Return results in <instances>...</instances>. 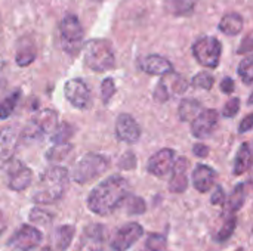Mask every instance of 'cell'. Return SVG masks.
Instances as JSON below:
<instances>
[{"instance_id": "1", "label": "cell", "mask_w": 253, "mask_h": 251, "mask_svg": "<svg viewBox=\"0 0 253 251\" xmlns=\"http://www.w3.org/2000/svg\"><path fill=\"white\" fill-rule=\"evenodd\" d=\"M129 182L123 176L114 175L92 189L86 200L87 209L95 215L108 216L123 204L129 195Z\"/></svg>"}, {"instance_id": "2", "label": "cell", "mask_w": 253, "mask_h": 251, "mask_svg": "<svg viewBox=\"0 0 253 251\" xmlns=\"http://www.w3.org/2000/svg\"><path fill=\"white\" fill-rule=\"evenodd\" d=\"M68 170L61 166L46 169L37 182L33 194V201L39 204H52L62 198L68 186Z\"/></svg>"}, {"instance_id": "3", "label": "cell", "mask_w": 253, "mask_h": 251, "mask_svg": "<svg viewBox=\"0 0 253 251\" xmlns=\"http://www.w3.org/2000/svg\"><path fill=\"white\" fill-rule=\"evenodd\" d=\"M84 62L90 70L96 72L111 70L116 64L111 43L104 38L89 40L84 46Z\"/></svg>"}, {"instance_id": "4", "label": "cell", "mask_w": 253, "mask_h": 251, "mask_svg": "<svg viewBox=\"0 0 253 251\" xmlns=\"http://www.w3.org/2000/svg\"><path fill=\"white\" fill-rule=\"evenodd\" d=\"M59 37H61V46L65 53L77 55L82 50L84 31H83V27L76 15L68 13L61 19Z\"/></svg>"}, {"instance_id": "5", "label": "cell", "mask_w": 253, "mask_h": 251, "mask_svg": "<svg viewBox=\"0 0 253 251\" xmlns=\"http://www.w3.org/2000/svg\"><path fill=\"white\" fill-rule=\"evenodd\" d=\"M108 169V160L101 154H86L74 167L71 179L80 185L89 183L104 175Z\"/></svg>"}, {"instance_id": "6", "label": "cell", "mask_w": 253, "mask_h": 251, "mask_svg": "<svg viewBox=\"0 0 253 251\" xmlns=\"http://www.w3.org/2000/svg\"><path fill=\"white\" fill-rule=\"evenodd\" d=\"M221 41L212 36H203L193 44V55L197 62L206 68H216L221 59Z\"/></svg>"}, {"instance_id": "7", "label": "cell", "mask_w": 253, "mask_h": 251, "mask_svg": "<svg viewBox=\"0 0 253 251\" xmlns=\"http://www.w3.org/2000/svg\"><path fill=\"white\" fill-rule=\"evenodd\" d=\"M9 178L7 180V186L12 189V191H24L30 183H31V179H33V172L25 167L21 161L18 160H7L6 161V166L3 169Z\"/></svg>"}, {"instance_id": "8", "label": "cell", "mask_w": 253, "mask_h": 251, "mask_svg": "<svg viewBox=\"0 0 253 251\" xmlns=\"http://www.w3.org/2000/svg\"><path fill=\"white\" fill-rule=\"evenodd\" d=\"M64 95L67 101L77 109H87L90 107V90L80 78L68 80L64 86Z\"/></svg>"}, {"instance_id": "9", "label": "cell", "mask_w": 253, "mask_h": 251, "mask_svg": "<svg viewBox=\"0 0 253 251\" xmlns=\"http://www.w3.org/2000/svg\"><path fill=\"white\" fill-rule=\"evenodd\" d=\"M144 234V229L139 223L132 222L120 226L111 240V249L114 251H127Z\"/></svg>"}, {"instance_id": "10", "label": "cell", "mask_w": 253, "mask_h": 251, "mask_svg": "<svg viewBox=\"0 0 253 251\" xmlns=\"http://www.w3.org/2000/svg\"><path fill=\"white\" fill-rule=\"evenodd\" d=\"M42 243V232L31 226L22 225L9 240V246L19 251H31L37 249Z\"/></svg>"}, {"instance_id": "11", "label": "cell", "mask_w": 253, "mask_h": 251, "mask_svg": "<svg viewBox=\"0 0 253 251\" xmlns=\"http://www.w3.org/2000/svg\"><path fill=\"white\" fill-rule=\"evenodd\" d=\"M105 228L99 223L87 225L80 237L76 251H104Z\"/></svg>"}, {"instance_id": "12", "label": "cell", "mask_w": 253, "mask_h": 251, "mask_svg": "<svg viewBox=\"0 0 253 251\" xmlns=\"http://www.w3.org/2000/svg\"><path fill=\"white\" fill-rule=\"evenodd\" d=\"M173 164H175V151L170 148H163L148 160L147 172L153 176L163 178L169 172H172Z\"/></svg>"}, {"instance_id": "13", "label": "cell", "mask_w": 253, "mask_h": 251, "mask_svg": "<svg viewBox=\"0 0 253 251\" xmlns=\"http://www.w3.org/2000/svg\"><path fill=\"white\" fill-rule=\"evenodd\" d=\"M218 126V112L215 109H203L191 123V133L197 139H205L212 135Z\"/></svg>"}, {"instance_id": "14", "label": "cell", "mask_w": 253, "mask_h": 251, "mask_svg": "<svg viewBox=\"0 0 253 251\" xmlns=\"http://www.w3.org/2000/svg\"><path fill=\"white\" fill-rule=\"evenodd\" d=\"M117 138L126 143H135L141 138V127L130 114H120L116 121Z\"/></svg>"}, {"instance_id": "15", "label": "cell", "mask_w": 253, "mask_h": 251, "mask_svg": "<svg viewBox=\"0 0 253 251\" xmlns=\"http://www.w3.org/2000/svg\"><path fill=\"white\" fill-rule=\"evenodd\" d=\"M139 67L144 72L151 75H166L173 71V65L170 61L160 55H147L141 59Z\"/></svg>"}, {"instance_id": "16", "label": "cell", "mask_w": 253, "mask_h": 251, "mask_svg": "<svg viewBox=\"0 0 253 251\" xmlns=\"http://www.w3.org/2000/svg\"><path fill=\"white\" fill-rule=\"evenodd\" d=\"M216 176V172L211 166L199 164L193 172V185L199 192L205 194L215 186Z\"/></svg>"}, {"instance_id": "17", "label": "cell", "mask_w": 253, "mask_h": 251, "mask_svg": "<svg viewBox=\"0 0 253 251\" xmlns=\"http://www.w3.org/2000/svg\"><path fill=\"white\" fill-rule=\"evenodd\" d=\"M187 170H188V161L185 158H179L175 161L172 167V178L169 182V189L172 192H184L188 186V179H187Z\"/></svg>"}, {"instance_id": "18", "label": "cell", "mask_w": 253, "mask_h": 251, "mask_svg": "<svg viewBox=\"0 0 253 251\" xmlns=\"http://www.w3.org/2000/svg\"><path fill=\"white\" fill-rule=\"evenodd\" d=\"M18 135L15 127H4L0 130V160L7 161L13 157L16 149Z\"/></svg>"}, {"instance_id": "19", "label": "cell", "mask_w": 253, "mask_h": 251, "mask_svg": "<svg viewBox=\"0 0 253 251\" xmlns=\"http://www.w3.org/2000/svg\"><path fill=\"white\" fill-rule=\"evenodd\" d=\"M36 127L42 132V135H50L58 127V114L53 109H42L36 117L31 120Z\"/></svg>"}, {"instance_id": "20", "label": "cell", "mask_w": 253, "mask_h": 251, "mask_svg": "<svg viewBox=\"0 0 253 251\" xmlns=\"http://www.w3.org/2000/svg\"><path fill=\"white\" fill-rule=\"evenodd\" d=\"M252 164V149L251 145L248 142L242 143V146L237 151L236 155V161H234V175L240 176L243 173H246L251 169Z\"/></svg>"}, {"instance_id": "21", "label": "cell", "mask_w": 253, "mask_h": 251, "mask_svg": "<svg viewBox=\"0 0 253 251\" xmlns=\"http://www.w3.org/2000/svg\"><path fill=\"white\" fill-rule=\"evenodd\" d=\"M243 18L239 13H228L219 22V30L227 36H237L243 30Z\"/></svg>"}, {"instance_id": "22", "label": "cell", "mask_w": 253, "mask_h": 251, "mask_svg": "<svg viewBox=\"0 0 253 251\" xmlns=\"http://www.w3.org/2000/svg\"><path fill=\"white\" fill-rule=\"evenodd\" d=\"M200 112H202V105L194 99H184L179 104V118L182 121H193Z\"/></svg>"}, {"instance_id": "23", "label": "cell", "mask_w": 253, "mask_h": 251, "mask_svg": "<svg viewBox=\"0 0 253 251\" xmlns=\"http://www.w3.org/2000/svg\"><path fill=\"white\" fill-rule=\"evenodd\" d=\"M36 58V50L33 43H22L19 41V46L16 49V55H15V61L19 67H27L30 65Z\"/></svg>"}, {"instance_id": "24", "label": "cell", "mask_w": 253, "mask_h": 251, "mask_svg": "<svg viewBox=\"0 0 253 251\" xmlns=\"http://www.w3.org/2000/svg\"><path fill=\"white\" fill-rule=\"evenodd\" d=\"M166 6L173 15H190L196 7V0H166Z\"/></svg>"}, {"instance_id": "25", "label": "cell", "mask_w": 253, "mask_h": 251, "mask_svg": "<svg viewBox=\"0 0 253 251\" xmlns=\"http://www.w3.org/2000/svg\"><path fill=\"white\" fill-rule=\"evenodd\" d=\"M245 200H246L245 185L240 183V185H237V186L234 188V191L231 192V195H230V198H228V201H227L225 210L230 212V213H234V212L240 210L242 206H243V203H245Z\"/></svg>"}, {"instance_id": "26", "label": "cell", "mask_w": 253, "mask_h": 251, "mask_svg": "<svg viewBox=\"0 0 253 251\" xmlns=\"http://www.w3.org/2000/svg\"><path fill=\"white\" fill-rule=\"evenodd\" d=\"M74 234H76V228L73 225H62L58 232H56V244H58V249L61 251L68 250L73 238H74Z\"/></svg>"}, {"instance_id": "27", "label": "cell", "mask_w": 253, "mask_h": 251, "mask_svg": "<svg viewBox=\"0 0 253 251\" xmlns=\"http://www.w3.org/2000/svg\"><path fill=\"white\" fill-rule=\"evenodd\" d=\"M71 151H73V145L68 142L67 143H55L46 152V158H47V161L58 163V161H62L64 158H67Z\"/></svg>"}, {"instance_id": "28", "label": "cell", "mask_w": 253, "mask_h": 251, "mask_svg": "<svg viewBox=\"0 0 253 251\" xmlns=\"http://www.w3.org/2000/svg\"><path fill=\"white\" fill-rule=\"evenodd\" d=\"M126 203V212L129 215H135V216H141L145 213L147 210V204L141 197H135V195H127L126 200L123 201Z\"/></svg>"}, {"instance_id": "29", "label": "cell", "mask_w": 253, "mask_h": 251, "mask_svg": "<svg viewBox=\"0 0 253 251\" xmlns=\"http://www.w3.org/2000/svg\"><path fill=\"white\" fill-rule=\"evenodd\" d=\"M18 99H19V92H13L10 96H7L0 102V120H6L12 115V112L16 108Z\"/></svg>"}, {"instance_id": "30", "label": "cell", "mask_w": 253, "mask_h": 251, "mask_svg": "<svg viewBox=\"0 0 253 251\" xmlns=\"http://www.w3.org/2000/svg\"><path fill=\"white\" fill-rule=\"evenodd\" d=\"M165 249H166V238L159 234H150L141 251H165Z\"/></svg>"}, {"instance_id": "31", "label": "cell", "mask_w": 253, "mask_h": 251, "mask_svg": "<svg viewBox=\"0 0 253 251\" xmlns=\"http://www.w3.org/2000/svg\"><path fill=\"white\" fill-rule=\"evenodd\" d=\"M236 225H237L236 217H234V216L228 217V219L225 220L224 226L218 231V234H216V241H218V243H225L227 240H230V237H231V235L234 234V231H236Z\"/></svg>"}, {"instance_id": "32", "label": "cell", "mask_w": 253, "mask_h": 251, "mask_svg": "<svg viewBox=\"0 0 253 251\" xmlns=\"http://www.w3.org/2000/svg\"><path fill=\"white\" fill-rule=\"evenodd\" d=\"M237 72H239V75L242 77V80L246 83V84H252L253 81V62H252V58L251 56H248V58H245L242 62H240V65H239V70H237Z\"/></svg>"}, {"instance_id": "33", "label": "cell", "mask_w": 253, "mask_h": 251, "mask_svg": "<svg viewBox=\"0 0 253 251\" xmlns=\"http://www.w3.org/2000/svg\"><path fill=\"white\" fill-rule=\"evenodd\" d=\"M73 135V129L68 126V124H61L59 127H56V130L53 132V136H52V141L55 143H67L68 139L71 138Z\"/></svg>"}, {"instance_id": "34", "label": "cell", "mask_w": 253, "mask_h": 251, "mask_svg": "<svg viewBox=\"0 0 253 251\" xmlns=\"http://www.w3.org/2000/svg\"><path fill=\"white\" fill-rule=\"evenodd\" d=\"M193 86L203 89V90H209L213 86V77L209 72H199L193 78Z\"/></svg>"}, {"instance_id": "35", "label": "cell", "mask_w": 253, "mask_h": 251, "mask_svg": "<svg viewBox=\"0 0 253 251\" xmlns=\"http://www.w3.org/2000/svg\"><path fill=\"white\" fill-rule=\"evenodd\" d=\"M101 93H102V99L104 102H108L114 93H116V84H114V80L113 78H105L101 84Z\"/></svg>"}, {"instance_id": "36", "label": "cell", "mask_w": 253, "mask_h": 251, "mask_svg": "<svg viewBox=\"0 0 253 251\" xmlns=\"http://www.w3.org/2000/svg\"><path fill=\"white\" fill-rule=\"evenodd\" d=\"M239 109H240V99H239V98H233V99H230V101L225 104V107H224V117L233 118V117L237 115Z\"/></svg>"}, {"instance_id": "37", "label": "cell", "mask_w": 253, "mask_h": 251, "mask_svg": "<svg viewBox=\"0 0 253 251\" xmlns=\"http://www.w3.org/2000/svg\"><path fill=\"white\" fill-rule=\"evenodd\" d=\"M30 219H31V222H34V223H42V225H47V223L52 220V217H50L49 213L40 212V210H37V209L31 210Z\"/></svg>"}, {"instance_id": "38", "label": "cell", "mask_w": 253, "mask_h": 251, "mask_svg": "<svg viewBox=\"0 0 253 251\" xmlns=\"http://www.w3.org/2000/svg\"><path fill=\"white\" fill-rule=\"evenodd\" d=\"M154 98H156V101H159V102H165V101L169 99V90H168L165 81H160V83L157 84L156 92H154Z\"/></svg>"}, {"instance_id": "39", "label": "cell", "mask_w": 253, "mask_h": 251, "mask_svg": "<svg viewBox=\"0 0 253 251\" xmlns=\"http://www.w3.org/2000/svg\"><path fill=\"white\" fill-rule=\"evenodd\" d=\"M211 203L213 206H222L225 203V192L222 189V186H216L212 197H211Z\"/></svg>"}, {"instance_id": "40", "label": "cell", "mask_w": 253, "mask_h": 251, "mask_svg": "<svg viewBox=\"0 0 253 251\" xmlns=\"http://www.w3.org/2000/svg\"><path fill=\"white\" fill-rule=\"evenodd\" d=\"M136 166V158L133 154L127 152L122 160H120V167L122 169H133Z\"/></svg>"}, {"instance_id": "41", "label": "cell", "mask_w": 253, "mask_h": 251, "mask_svg": "<svg viewBox=\"0 0 253 251\" xmlns=\"http://www.w3.org/2000/svg\"><path fill=\"white\" fill-rule=\"evenodd\" d=\"M252 127H253V115L252 114H249V115H246V117H245V120H242V123H240V126H239V132H240V133H248Z\"/></svg>"}, {"instance_id": "42", "label": "cell", "mask_w": 253, "mask_h": 251, "mask_svg": "<svg viewBox=\"0 0 253 251\" xmlns=\"http://www.w3.org/2000/svg\"><path fill=\"white\" fill-rule=\"evenodd\" d=\"M221 90L227 95L233 93L234 92V80L231 77H225L222 81H221Z\"/></svg>"}, {"instance_id": "43", "label": "cell", "mask_w": 253, "mask_h": 251, "mask_svg": "<svg viewBox=\"0 0 253 251\" xmlns=\"http://www.w3.org/2000/svg\"><path fill=\"white\" fill-rule=\"evenodd\" d=\"M193 152H194V155H197V157L203 158V157H208V154H209V148H208L205 143H196V145H194V148H193Z\"/></svg>"}, {"instance_id": "44", "label": "cell", "mask_w": 253, "mask_h": 251, "mask_svg": "<svg viewBox=\"0 0 253 251\" xmlns=\"http://www.w3.org/2000/svg\"><path fill=\"white\" fill-rule=\"evenodd\" d=\"M251 50H252V46H251V36H248V37H246V40H245V46H243V47H240V50H239V52H242V53H243V52L249 53Z\"/></svg>"}, {"instance_id": "45", "label": "cell", "mask_w": 253, "mask_h": 251, "mask_svg": "<svg viewBox=\"0 0 253 251\" xmlns=\"http://www.w3.org/2000/svg\"><path fill=\"white\" fill-rule=\"evenodd\" d=\"M4 217H3V213L0 212V235L3 234V231H4Z\"/></svg>"}, {"instance_id": "46", "label": "cell", "mask_w": 253, "mask_h": 251, "mask_svg": "<svg viewBox=\"0 0 253 251\" xmlns=\"http://www.w3.org/2000/svg\"><path fill=\"white\" fill-rule=\"evenodd\" d=\"M42 251H52V250H50L49 247H46V249H43V250H42Z\"/></svg>"}, {"instance_id": "47", "label": "cell", "mask_w": 253, "mask_h": 251, "mask_svg": "<svg viewBox=\"0 0 253 251\" xmlns=\"http://www.w3.org/2000/svg\"><path fill=\"white\" fill-rule=\"evenodd\" d=\"M236 251H243V250H242V249H239V250H236Z\"/></svg>"}, {"instance_id": "48", "label": "cell", "mask_w": 253, "mask_h": 251, "mask_svg": "<svg viewBox=\"0 0 253 251\" xmlns=\"http://www.w3.org/2000/svg\"><path fill=\"white\" fill-rule=\"evenodd\" d=\"M96 1H98V0H96Z\"/></svg>"}]
</instances>
